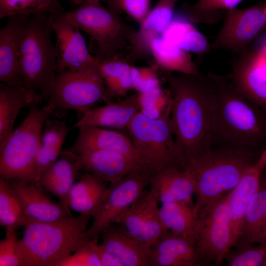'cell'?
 Masks as SVG:
<instances>
[{"mask_svg": "<svg viewBox=\"0 0 266 266\" xmlns=\"http://www.w3.org/2000/svg\"><path fill=\"white\" fill-rule=\"evenodd\" d=\"M160 70L171 95L170 121L183 169L189 160L210 149L215 89L208 75Z\"/></svg>", "mask_w": 266, "mask_h": 266, "instance_id": "1", "label": "cell"}, {"mask_svg": "<svg viewBox=\"0 0 266 266\" xmlns=\"http://www.w3.org/2000/svg\"><path fill=\"white\" fill-rule=\"evenodd\" d=\"M215 89L210 149L228 148L253 152L266 133L264 122L256 108L236 89L229 75L207 74Z\"/></svg>", "mask_w": 266, "mask_h": 266, "instance_id": "2", "label": "cell"}, {"mask_svg": "<svg viewBox=\"0 0 266 266\" xmlns=\"http://www.w3.org/2000/svg\"><path fill=\"white\" fill-rule=\"evenodd\" d=\"M257 158L253 152L221 148L210 149L189 160L183 169L194 180L195 209L198 215L232 191Z\"/></svg>", "mask_w": 266, "mask_h": 266, "instance_id": "3", "label": "cell"}, {"mask_svg": "<svg viewBox=\"0 0 266 266\" xmlns=\"http://www.w3.org/2000/svg\"><path fill=\"white\" fill-rule=\"evenodd\" d=\"M91 218L80 214L56 222L28 224L18 240L21 266H56L90 241L85 233Z\"/></svg>", "mask_w": 266, "mask_h": 266, "instance_id": "4", "label": "cell"}, {"mask_svg": "<svg viewBox=\"0 0 266 266\" xmlns=\"http://www.w3.org/2000/svg\"><path fill=\"white\" fill-rule=\"evenodd\" d=\"M53 32L49 13L31 15L25 22L19 52V69L25 87L47 100L58 72Z\"/></svg>", "mask_w": 266, "mask_h": 266, "instance_id": "5", "label": "cell"}, {"mask_svg": "<svg viewBox=\"0 0 266 266\" xmlns=\"http://www.w3.org/2000/svg\"><path fill=\"white\" fill-rule=\"evenodd\" d=\"M54 110L48 103L30 106L22 123L0 143V178L40 182L37 160L42 128Z\"/></svg>", "mask_w": 266, "mask_h": 266, "instance_id": "6", "label": "cell"}, {"mask_svg": "<svg viewBox=\"0 0 266 266\" xmlns=\"http://www.w3.org/2000/svg\"><path fill=\"white\" fill-rule=\"evenodd\" d=\"M76 4L65 14L95 41L94 56L99 61L115 58L118 52L130 46L136 30L123 20L120 12L105 7L100 0H78Z\"/></svg>", "mask_w": 266, "mask_h": 266, "instance_id": "7", "label": "cell"}, {"mask_svg": "<svg viewBox=\"0 0 266 266\" xmlns=\"http://www.w3.org/2000/svg\"><path fill=\"white\" fill-rule=\"evenodd\" d=\"M126 130L138 154L140 167L150 177L170 166L182 170L170 115L152 119L139 111Z\"/></svg>", "mask_w": 266, "mask_h": 266, "instance_id": "8", "label": "cell"}, {"mask_svg": "<svg viewBox=\"0 0 266 266\" xmlns=\"http://www.w3.org/2000/svg\"><path fill=\"white\" fill-rule=\"evenodd\" d=\"M48 101L54 110L72 109L82 113L101 101H111L98 60L77 71L58 72Z\"/></svg>", "mask_w": 266, "mask_h": 266, "instance_id": "9", "label": "cell"}, {"mask_svg": "<svg viewBox=\"0 0 266 266\" xmlns=\"http://www.w3.org/2000/svg\"><path fill=\"white\" fill-rule=\"evenodd\" d=\"M229 192L199 216L196 246L203 266L220 265L232 247L233 233L228 205Z\"/></svg>", "mask_w": 266, "mask_h": 266, "instance_id": "10", "label": "cell"}, {"mask_svg": "<svg viewBox=\"0 0 266 266\" xmlns=\"http://www.w3.org/2000/svg\"><path fill=\"white\" fill-rule=\"evenodd\" d=\"M265 4L261 2L244 8L229 9L211 47L227 50L237 56L245 52L266 27Z\"/></svg>", "mask_w": 266, "mask_h": 266, "instance_id": "11", "label": "cell"}, {"mask_svg": "<svg viewBox=\"0 0 266 266\" xmlns=\"http://www.w3.org/2000/svg\"><path fill=\"white\" fill-rule=\"evenodd\" d=\"M150 177L141 170L131 172L123 179L110 183L108 192L98 214L85 233L90 240L98 237L115 219L145 194Z\"/></svg>", "mask_w": 266, "mask_h": 266, "instance_id": "12", "label": "cell"}, {"mask_svg": "<svg viewBox=\"0 0 266 266\" xmlns=\"http://www.w3.org/2000/svg\"><path fill=\"white\" fill-rule=\"evenodd\" d=\"M49 16L56 37L58 72L77 71L96 61V57L88 50L80 29L66 17L64 11L49 13Z\"/></svg>", "mask_w": 266, "mask_h": 266, "instance_id": "13", "label": "cell"}, {"mask_svg": "<svg viewBox=\"0 0 266 266\" xmlns=\"http://www.w3.org/2000/svg\"><path fill=\"white\" fill-rule=\"evenodd\" d=\"M159 201L148 191L119 215L113 223L150 248L167 230L159 213Z\"/></svg>", "mask_w": 266, "mask_h": 266, "instance_id": "14", "label": "cell"}, {"mask_svg": "<svg viewBox=\"0 0 266 266\" xmlns=\"http://www.w3.org/2000/svg\"><path fill=\"white\" fill-rule=\"evenodd\" d=\"M229 75L237 91L246 99L266 109V56L248 48L232 61Z\"/></svg>", "mask_w": 266, "mask_h": 266, "instance_id": "15", "label": "cell"}, {"mask_svg": "<svg viewBox=\"0 0 266 266\" xmlns=\"http://www.w3.org/2000/svg\"><path fill=\"white\" fill-rule=\"evenodd\" d=\"M7 180L20 200L30 224L56 222L72 216L69 208L50 199L40 182Z\"/></svg>", "mask_w": 266, "mask_h": 266, "instance_id": "16", "label": "cell"}, {"mask_svg": "<svg viewBox=\"0 0 266 266\" xmlns=\"http://www.w3.org/2000/svg\"><path fill=\"white\" fill-rule=\"evenodd\" d=\"M61 154L71 158L78 170L92 173L110 183L117 182L134 171H143L132 159L117 152L93 150L74 154L65 150Z\"/></svg>", "mask_w": 266, "mask_h": 266, "instance_id": "17", "label": "cell"}, {"mask_svg": "<svg viewBox=\"0 0 266 266\" xmlns=\"http://www.w3.org/2000/svg\"><path fill=\"white\" fill-rule=\"evenodd\" d=\"M266 169V148L246 170L237 185L229 192L228 205L233 233L232 247L236 245L240 238L246 208L259 187Z\"/></svg>", "mask_w": 266, "mask_h": 266, "instance_id": "18", "label": "cell"}, {"mask_svg": "<svg viewBox=\"0 0 266 266\" xmlns=\"http://www.w3.org/2000/svg\"><path fill=\"white\" fill-rule=\"evenodd\" d=\"M29 14L8 17L5 26L0 30V80L15 87H24L21 75L19 58L21 40L25 22Z\"/></svg>", "mask_w": 266, "mask_h": 266, "instance_id": "19", "label": "cell"}, {"mask_svg": "<svg viewBox=\"0 0 266 266\" xmlns=\"http://www.w3.org/2000/svg\"><path fill=\"white\" fill-rule=\"evenodd\" d=\"M173 0H159L140 23L131 41L130 52L125 59L132 65L137 60L151 55L150 45L154 39L161 36L173 19Z\"/></svg>", "mask_w": 266, "mask_h": 266, "instance_id": "20", "label": "cell"}, {"mask_svg": "<svg viewBox=\"0 0 266 266\" xmlns=\"http://www.w3.org/2000/svg\"><path fill=\"white\" fill-rule=\"evenodd\" d=\"M78 129L75 143L65 150L74 154L93 150L117 152L130 158L140 167L138 154L129 135L95 126H83Z\"/></svg>", "mask_w": 266, "mask_h": 266, "instance_id": "21", "label": "cell"}, {"mask_svg": "<svg viewBox=\"0 0 266 266\" xmlns=\"http://www.w3.org/2000/svg\"><path fill=\"white\" fill-rule=\"evenodd\" d=\"M200 266L195 243L169 231L151 248L148 266Z\"/></svg>", "mask_w": 266, "mask_h": 266, "instance_id": "22", "label": "cell"}, {"mask_svg": "<svg viewBox=\"0 0 266 266\" xmlns=\"http://www.w3.org/2000/svg\"><path fill=\"white\" fill-rule=\"evenodd\" d=\"M149 185V191L161 204L176 202L195 205V183L186 170L175 166L166 168L150 177Z\"/></svg>", "mask_w": 266, "mask_h": 266, "instance_id": "23", "label": "cell"}, {"mask_svg": "<svg viewBox=\"0 0 266 266\" xmlns=\"http://www.w3.org/2000/svg\"><path fill=\"white\" fill-rule=\"evenodd\" d=\"M140 108L139 94L137 93L117 102L110 101L103 106L93 107L85 111L72 128L91 126L126 129L140 111Z\"/></svg>", "mask_w": 266, "mask_h": 266, "instance_id": "24", "label": "cell"}, {"mask_svg": "<svg viewBox=\"0 0 266 266\" xmlns=\"http://www.w3.org/2000/svg\"><path fill=\"white\" fill-rule=\"evenodd\" d=\"M100 234L101 245L123 266H148L151 248L131 235L121 225L113 223Z\"/></svg>", "mask_w": 266, "mask_h": 266, "instance_id": "25", "label": "cell"}, {"mask_svg": "<svg viewBox=\"0 0 266 266\" xmlns=\"http://www.w3.org/2000/svg\"><path fill=\"white\" fill-rule=\"evenodd\" d=\"M105 181L92 173L83 175L74 183L67 198V205L80 214L95 218L100 210L108 192Z\"/></svg>", "mask_w": 266, "mask_h": 266, "instance_id": "26", "label": "cell"}, {"mask_svg": "<svg viewBox=\"0 0 266 266\" xmlns=\"http://www.w3.org/2000/svg\"><path fill=\"white\" fill-rule=\"evenodd\" d=\"M43 98L36 92L26 87L0 84V143L12 132L13 125L21 109L38 104Z\"/></svg>", "mask_w": 266, "mask_h": 266, "instance_id": "27", "label": "cell"}, {"mask_svg": "<svg viewBox=\"0 0 266 266\" xmlns=\"http://www.w3.org/2000/svg\"><path fill=\"white\" fill-rule=\"evenodd\" d=\"M159 213L167 231L196 244L199 217L195 205L176 202L162 203Z\"/></svg>", "mask_w": 266, "mask_h": 266, "instance_id": "28", "label": "cell"}, {"mask_svg": "<svg viewBox=\"0 0 266 266\" xmlns=\"http://www.w3.org/2000/svg\"><path fill=\"white\" fill-rule=\"evenodd\" d=\"M150 52L160 69L191 75L201 74L189 52L169 42L161 36L153 40Z\"/></svg>", "mask_w": 266, "mask_h": 266, "instance_id": "29", "label": "cell"}, {"mask_svg": "<svg viewBox=\"0 0 266 266\" xmlns=\"http://www.w3.org/2000/svg\"><path fill=\"white\" fill-rule=\"evenodd\" d=\"M264 173L246 208L240 238L235 246L261 241L266 223V176Z\"/></svg>", "mask_w": 266, "mask_h": 266, "instance_id": "30", "label": "cell"}, {"mask_svg": "<svg viewBox=\"0 0 266 266\" xmlns=\"http://www.w3.org/2000/svg\"><path fill=\"white\" fill-rule=\"evenodd\" d=\"M61 155L62 158L42 173L40 183L46 190L58 196L62 204L69 208L68 196L79 170L71 158Z\"/></svg>", "mask_w": 266, "mask_h": 266, "instance_id": "31", "label": "cell"}, {"mask_svg": "<svg viewBox=\"0 0 266 266\" xmlns=\"http://www.w3.org/2000/svg\"><path fill=\"white\" fill-rule=\"evenodd\" d=\"M188 21L181 18H173L161 36L186 51L200 55L208 53L211 46L205 37Z\"/></svg>", "mask_w": 266, "mask_h": 266, "instance_id": "32", "label": "cell"}, {"mask_svg": "<svg viewBox=\"0 0 266 266\" xmlns=\"http://www.w3.org/2000/svg\"><path fill=\"white\" fill-rule=\"evenodd\" d=\"M42 133L37 155V167L40 178L42 173L57 160L62 153L64 140L69 128L65 121L48 119Z\"/></svg>", "mask_w": 266, "mask_h": 266, "instance_id": "33", "label": "cell"}, {"mask_svg": "<svg viewBox=\"0 0 266 266\" xmlns=\"http://www.w3.org/2000/svg\"><path fill=\"white\" fill-rule=\"evenodd\" d=\"M242 0H198L193 4L183 6L185 17L191 23L213 24L220 21L230 9Z\"/></svg>", "mask_w": 266, "mask_h": 266, "instance_id": "34", "label": "cell"}, {"mask_svg": "<svg viewBox=\"0 0 266 266\" xmlns=\"http://www.w3.org/2000/svg\"><path fill=\"white\" fill-rule=\"evenodd\" d=\"M29 224L23 205L8 181L0 178V226L17 229Z\"/></svg>", "mask_w": 266, "mask_h": 266, "instance_id": "35", "label": "cell"}, {"mask_svg": "<svg viewBox=\"0 0 266 266\" xmlns=\"http://www.w3.org/2000/svg\"><path fill=\"white\" fill-rule=\"evenodd\" d=\"M59 0H0V19L11 16L64 11Z\"/></svg>", "mask_w": 266, "mask_h": 266, "instance_id": "36", "label": "cell"}, {"mask_svg": "<svg viewBox=\"0 0 266 266\" xmlns=\"http://www.w3.org/2000/svg\"><path fill=\"white\" fill-rule=\"evenodd\" d=\"M229 266H266V241L238 244L226 253Z\"/></svg>", "mask_w": 266, "mask_h": 266, "instance_id": "37", "label": "cell"}, {"mask_svg": "<svg viewBox=\"0 0 266 266\" xmlns=\"http://www.w3.org/2000/svg\"><path fill=\"white\" fill-rule=\"evenodd\" d=\"M140 112L146 116L157 119L170 115L172 98L170 91L160 87L144 93H138Z\"/></svg>", "mask_w": 266, "mask_h": 266, "instance_id": "38", "label": "cell"}, {"mask_svg": "<svg viewBox=\"0 0 266 266\" xmlns=\"http://www.w3.org/2000/svg\"><path fill=\"white\" fill-rule=\"evenodd\" d=\"M98 237L92 238L73 254L59 261L56 266H101L96 249Z\"/></svg>", "mask_w": 266, "mask_h": 266, "instance_id": "39", "label": "cell"}, {"mask_svg": "<svg viewBox=\"0 0 266 266\" xmlns=\"http://www.w3.org/2000/svg\"><path fill=\"white\" fill-rule=\"evenodd\" d=\"M108 7L120 13L124 11L139 24L149 12L150 0H106Z\"/></svg>", "mask_w": 266, "mask_h": 266, "instance_id": "40", "label": "cell"}, {"mask_svg": "<svg viewBox=\"0 0 266 266\" xmlns=\"http://www.w3.org/2000/svg\"><path fill=\"white\" fill-rule=\"evenodd\" d=\"M5 233V237L0 241V266H20L16 229L7 227Z\"/></svg>", "mask_w": 266, "mask_h": 266, "instance_id": "41", "label": "cell"}, {"mask_svg": "<svg viewBox=\"0 0 266 266\" xmlns=\"http://www.w3.org/2000/svg\"><path fill=\"white\" fill-rule=\"evenodd\" d=\"M133 89L137 93H144L160 87V80L154 69L150 67L132 66Z\"/></svg>", "mask_w": 266, "mask_h": 266, "instance_id": "42", "label": "cell"}, {"mask_svg": "<svg viewBox=\"0 0 266 266\" xmlns=\"http://www.w3.org/2000/svg\"><path fill=\"white\" fill-rule=\"evenodd\" d=\"M96 249L101 266H123L118 259L106 250L101 244H98Z\"/></svg>", "mask_w": 266, "mask_h": 266, "instance_id": "43", "label": "cell"}, {"mask_svg": "<svg viewBox=\"0 0 266 266\" xmlns=\"http://www.w3.org/2000/svg\"><path fill=\"white\" fill-rule=\"evenodd\" d=\"M260 50L266 56V42L260 48Z\"/></svg>", "mask_w": 266, "mask_h": 266, "instance_id": "44", "label": "cell"}, {"mask_svg": "<svg viewBox=\"0 0 266 266\" xmlns=\"http://www.w3.org/2000/svg\"><path fill=\"white\" fill-rule=\"evenodd\" d=\"M263 241H266V223L264 233H263L262 238L261 242H263Z\"/></svg>", "mask_w": 266, "mask_h": 266, "instance_id": "45", "label": "cell"}, {"mask_svg": "<svg viewBox=\"0 0 266 266\" xmlns=\"http://www.w3.org/2000/svg\"><path fill=\"white\" fill-rule=\"evenodd\" d=\"M265 11H266V4H265Z\"/></svg>", "mask_w": 266, "mask_h": 266, "instance_id": "46", "label": "cell"}, {"mask_svg": "<svg viewBox=\"0 0 266 266\" xmlns=\"http://www.w3.org/2000/svg\"><path fill=\"white\" fill-rule=\"evenodd\" d=\"M74 1V2L75 3L77 0H73Z\"/></svg>", "mask_w": 266, "mask_h": 266, "instance_id": "47", "label": "cell"}, {"mask_svg": "<svg viewBox=\"0 0 266 266\" xmlns=\"http://www.w3.org/2000/svg\"><path fill=\"white\" fill-rule=\"evenodd\" d=\"M174 1H175V2L177 1L178 0H173Z\"/></svg>", "mask_w": 266, "mask_h": 266, "instance_id": "48", "label": "cell"}]
</instances>
